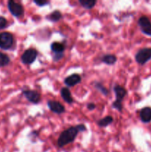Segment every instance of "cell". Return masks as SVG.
<instances>
[{"instance_id": "18", "label": "cell", "mask_w": 151, "mask_h": 152, "mask_svg": "<svg viewBox=\"0 0 151 152\" xmlns=\"http://www.w3.org/2000/svg\"><path fill=\"white\" fill-rule=\"evenodd\" d=\"M10 57L5 53L0 52V67L6 66L10 63Z\"/></svg>"}, {"instance_id": "16", "label": "cell", "mask_w": 151, "mask_h": 152, "mask_svg": "<svg viewBox=\"0 0 151 152\" xmlns=\"http://www.w3.org/2000/svg\"><path fill=\"white\" fill-rule=\"evenodd\" d=\"M113 122V117L112 116H106L101 120H98L97 125L101 128H105L110 125Z\"/></svg>"}, {"instance_id": "10", "label": "cell", "mask_w": 151, "mask_h": 152, "mask_svg": "<svg viewBox=\"0 0 151 152\" xmlns=\"http://www.w3.org/2000/svg\"><path fill=\"white\" fill-rule=\"evenodd\" d=\"M113 91L115 95V100L122 102V99L125 97L127 94V90L121 86L115 85L113 87Z\"/></svg>"}, {"instance_id": "11", "label": "cell", "mask_w": 151, "mask_h": 152, "mask_svg": "<svg viewBox=\"0 0 151 152\" xmlns=\"http://www.w3.org/2000/svg\"><path fill=\"white\" fill-rule=\"evenodd\" d=\"M139 117L142 122L144 123H148L151 122V108L150 107H144L142 108L139 113Z\"/></svg>"}, {"instance_id": "5", "label": "cell", "mask_w": 151, "mask_h": 152, "mask_svg": "<svg viewBox=\"0 0 151 152\" xmlns=\"http://www.w3.org/2000/svg\"><path fill=\"white\" fill-rule=\"evenodd\" d=\"M7 7L10 13L15 17H21L24 15V7L19 3L16 2L13 0H10L7 2Z\"/></svg>"}, {"instance_id": "9", "label": "cell", "mask_w": 151, "mask_h": 152, "mask_svg": "<svg viewBox=\"0 0 151 152\" xmlns=\"http://www.w3.org/2000/svg\"><path fill=\"white\" fill-rule=\"evenodd\" d=\"M81 81V77L78 74H73L68 76L64 80V83L68 87H73Z\"/></svg>"}, {"instance_id": "19", "label": "cell", "mask_w": 151, "mask_h": 152, "mask_svg": "<svg viewBox=\"0 0 151 152\" xmlns=\"http://www.w3.org/2000/svg\"><path fill=\"white\" fill-rule=\"evenodd\" d=\"M94 86H95V88H96L98 91H100L102 94L105 95V96H107L108 94H109V91H108L107 89L106 88H105V86L102 84V83H95Z\"/></svg>"}, {"instance_id": "3", "label": "cell", "mask_w": 151, "mask_h": 152, "mask_svg": "<svg viewBox=\"0 0 151 152\" xmlns=\"http://www.w3.org/2000/svg\"><path fill=\"white\" fill-rule=\"evenodd\" d=\"M14 39L12 34L9 32L0 33V48L8 50L13 45Z\"/></svg>"}, {"instance_id": "23", "label": "cell", "mask_w": 151, "mask_h": 152, "mask_svg": "<svg viewBox=\"0 0 151 152\" xmlns=\"http://www.w3.org/2000/svg\"><path fill=\"white\" fill-rule=\"evenodd\" d=\"M64 56V53H62V54H53V60L55 61V62H56V61H59L60 60V59H62V58H63Z\"/></svg>"}, {"instance_id": "24", "label": "cell", "mask_w": 151, "mask_h": 152, "mask_svg": "<svg viewBox=\"0 0 151 152\" xmlns=\"http://www.w3.org/2000/svg\"><path fill=\"white\" fill-rule=\"evenodd\" d=\"M76 127H77V129H78V131H79V132H84L87 130V128H86V126H84V124H78V125H77Z\"/></svg>"}, {"instance_id": "20", "label": "cell", "mask_w": 151, "mask_h": 152, "mask_svg": "<svg viewBox=\"0 0 151 152\" xmlns=\"http://www.w3.org/2000/svg\"><path fill=\"white\" fill-rule=\"evenodd\" d=\"M112 108L121 112V111L123 110L122 102H121V101L115 100V101H114L112 104Z\"/></svg>"}, {"instance_id": "8", "label": "cell", "mask_w": 151, "mask_h": 152, "mask_svg": "<svg viewBox=\"0 0 151 152\" xmlns=\"http://www.w3.org/2000/svg\"><path fill=\"white\" fill-rule=\"evenodd\" d=\"M47 106L49 109L53 113L57 114H62L65 112V108L61 102L56 100L47 101Z\"/></svg>"}, {"instance_id": "2", "label": "cell", "mask_w": 151, "mask_h": 152, "mask_svg": "<svg viewBox=\"0 0 151 152\" xmlns=\"http://www.w3.org/2000/svg\"><path fill=\"white\" fill-rule=\"evenodd\" d=\"M136 62L143 65L151 59V48H144L140 49L135 56Z\"/></svg>"}, {"instance_id": "6", "label": "cell", "mask_w": 151, "mask_h": 152, "mask_svg": "<svg viewBox=\"0 0 151 152\" xmlns=\"http://www.w3.org/2000/svg\"><path fill=\"white\" fill-rule=\"evenodd\" d=\"M138 25L144 34L151 37V21L147 16H141L138 20Z\"/></svg>"}, {"instance_id": "12", "label": "cell", "mask_w": 151, "mask_h": 152, "mask_svg": "<svg viewBox=\"0 0 151 152\" xmlns=\"http://www.w3.org/2000/svg\"><path fill=\"white\" fill-rule=\"evenodd\" d=\"M60 94L61 96H62V98L67 103L72 104L73 102V98L72 94H71V92L69 88L65 87L62 88V89L60 91Z\"/></svg>"}, {"instance_id": "1", "label": "cell", "mask_w": 151, "mask_h": 152, "mask_svg": "<svg viewBox=\"0 0 151 152\" xmlns=\"http://www.w3.org/2000/svg\"><path fill=\"white\" fill-rule=\"evenodd\" d=\"M78 132L79 131L77 129L76 126H71L67 129L66 130L63 131L59 135V137L58 138L57 145L59 148H62L73 142L76 138Z\"/></svg>"}, {"instance_id": "21", "label": "cell", "mask_w": 151, "mask_h": 152, "mask_svg": "<svg viewBox=\"0 0 151 152\" xmlns=\"http://www.w3.org/2000/svg\"><path fill=\"white\" fill-rule=\"evenodd\" d=\"M33 2L36 4L38 6V7H44V6L47 5V4H50V1H46V0H39V1H37V0H34Z\"/></svg>"}, {"instance_id": "7", "label": "cell", "mask_w": 151, "mask_h": 152, "mask_svg": "<svg viewBox=\"0 0 151 152\" xmlns=\"http://www.w3.org/2000/svg\"><path fill=\"white\" fill-rule=\"evenodd\" d=\"M22 94L30 102L33 104H38L41 100V94L37 91L23 89Z\"/></svg>"}, {"instance_id": "15", "label": "cell", "mask_w": 151, "mask_h": 152, "mask_svg": "<svg viewBox=\"0 0 151 152\" xmlns=\"http://www.w3.org/2000/svg\"><path fill=\"white\" fill-rule=\"evenodd\" d=\"M46 18H47V19H48L49 21H50V22H56L62 19V14L59 10H53L52 13H50V14L47 15V16H46Z\"/></svg>"}, {"instance_id": "14", "label": "cell", "mask_w": 151, "mask_h": 152, "mask_svg": "<svg viewBox=\"0 0 151 152\" xmlns=\"http://www.w3.org/2000/svg\"><path fill=\"white\" fill-rule=\"evenodd\" d=\"M102 62L108 65H113L117 62V57L113 54H105L101 59Z\"/></svg>"}, {"instance_id": "4", "label": "cell", "mask_w": 151, "mask_h": 152, "mask_svg": "<svg viewBox=\"0 0 151 152\" xmlns=\"http://www.w3.org/2000/svg\"><path fill=\"white\" fill-rule=\"evenodd\" d=\"M38 56V51L35 48H28L22 53L21 61L25 65H30L35 62Z\"/></svg>"}, {"instance_id": "25", "label": "cell", "mask_w": 151, "mask_h": 152, "mask_svg": "<svg viewBox=\"0 0 151 152\" xmlns=\"http://www.w3.org/2000/svg\"><path fill=\"white\" fill-rule=\"evenodd\" d=\"M96 105L93 102H89L87 105V108L89 111H93V110H94L96 108Z\"/></svg>"}, {"instance_id": "17", "label": "cell", "mask_w": 151, "mask_h": 152, "mask_svg": "<svg viewBox=\"0 0 151 152\" xmlns=\"http://www.w3.org/2000/svg\"><path fill=\"white\" fill-rule=\"evenodd\" d=\"M78 2L81 4V7H84V8L92 9L94 7L97 1L96 0H79Z\"/></svg>"}, {"instance_id": "13", "label": "cell", "mask_w": 151, "mask_h": 152, "mask_svg": "<svg viewBox=\"0 0 151 152\" xmlns=\"http://www.w3.org/2000/svg\"><path fill=\"white\" fill-rule=\"evenodd\" d=\"M50 50L53 53V54H62L65 50V46L63 43L54 42L50 45Z\"/></svg>"}, {"instance_id": "22", "label": "cell", "mask_w": 151, "mask_h": 152, "mask_svg": "<svg viewBox=\"0 0 151 152\" xmlns=\"http://www.w3.org/2000/svg\"><path fill=\"white\" fill-rule=\"evenodd\" d=\"M7 21L4 16H0V29H4L7 27Z\"/></svg>"}]
</instances>
